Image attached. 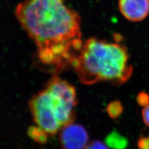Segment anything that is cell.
<instances>
[{
	"instance_id": "cell-1",
	"label": "cell",
	"mask_w": 149,
	"mask_h": 149,
	"mask_svg": "<svg viewBox=\"0 0 149 149\" xmlns=\"http://www.w3.org/2000/svg\"><path fill=\"white\" fill-rule=\"evenodd\" d=\"M15 16L34 42L42 66L55 73L72 67L84 42L80 16L64 0H23Z\"/></svg>"
},
{
	"instance_id": "cell-2",
	"label": "cell",
	"mask_w": 149,
	"mask_h": 149,
	"mask_svg": "<svg viewBox=\"0 0 149 149\" xmlns=\"http://www.w3.org/2000/svg\"><path fill=\"white\" fill-rule=\"evenodd\" d=\"M72 67L79 81L87 85L101 81L123 85L133 72L126 47L120 41L109 42L96 37L83 43Z\"/></svg>"
},
{
	"instance_id": "cell-3",
	"label": "cell",
	"mask_w": 149,
	"mask_h": 149,
	"mask_svg": "<svg viewBox=\"0 0 149 149\" xmlns=\"http://www.w3.org/2000/svg\"><path fill=\"white\" fill-rule=\"evenodd\" d=\"M77 96L75 88L54 76L29 101V108L37 127L52 136L75 119Z\"/></svg>"
},
{
	"instance_id": "cell-4",
	"label": "cell",
	"mask_w": 149,
	"mask_h": 149,
	"mask_svg": "<svg viewBox=\"0 0 149 149\" xmlns=\"http://www.w3.org/2000/svg\"><path fill=\"white\" fill-rule=\"evenodd\" d=\"M59 141L63 149H85L89 136L85 127L73 123L60 130Z\"/></svg>"
},
{
	"instance_id": "cell-5",
	"label": "cell",
	"mask_w": 149,
	"mask_h": 149,
	"mask_svg": "<svg viewBox=\"0 0 149 149\" xmlns=\"http://www.w3.org/2000/svg\"><path fill=\"white\" fill-rule=\"evenodd\" d=\"M122 15L132 22H140L149 15V0H119Z\"/></svg>"
},
{
	"instance_id": "cell-6",
	"label": "cell",
	"mask_w": 149,
	"mask_h": 149,
	"mask_svg": "<svg viewBox=\"0 0 149 149\" xmlns=\"http://www.w3.org/2000/svg\"><path fill=\"white\" fill-rule=\"evenodd\" d=\"M107 145L113 149H124L127 145V141L123 136L113 131L106 138Z\"/></svg>"
},
{
	"instance_id": "cell-7",
	"label": "cell",
	"mask_w": 149,
	"mask_h": 149,
	"mask_svg": "<svg viewBox=\"0 0 149 149\" xmlns=\"http://www.w3.org/2000/svg\"><path fill=\"white\" fill-rule=\"evenodd\" d=\"M28 135L32 139L41 144L45 143L47 141V135L37 125L29 127L28 129Z\"/></svg>"
},
{
	"instance_id": "cell-8",
	"label": "cell",
	"mask_w": 149,
	"mask_h": 149,
	"mask_svg": "<svg viewBox=\"0 0 149 149\" xmlns=\"http://www.w3.org/2000/svg\"><path fill=\"white\" fill-rule=\"evenodd\" d=\"M123 111V105L119 101L111 102L107 108V111L109 116L113 119L118 118L122 113Z\"/></svg>"
},
{
	"instance_id": "cell-9",
	"label": "cell",
	"mask_w": 149,
	"mask_h": 149,
	"mask_svg": "<svg viewBox=\"0 0 149 149\" xmlns=\"http://www.w3.org/2000/svg\"><path fill=\"white\" fill-rule=\"evenodd\" d=\"M137 101L139 104L145 107L149 104V95L144 92L139 93L137 97Z\"/></svg>"
},
{
	"instance_id": "cell-10",
	"label": "cell",
	"mask_w": 149,
	"mask_h": 149,
	"mask_svg": "<svg viewBox=\"0 0 149 149\" xmlns=\"http://www.w3.org/2000/svg\"><path fill=\"white\" fill-rule=\"evenodd\" d=\"M85 149H109L105 144L99 141H94L89 143Z\"/></svg>"
},
{
	"instance_id": "cell-11",
	"label": "cell",
	"mask_w": 149,
	"mask_h": 149,
	"mask_svg": "<svg viewBox=\"0 0 149 149\" xmlns=\"http://www.w3.org/2000/svg\"><path fill=\"white\" fill-rule=\"evenodd\" d=\"M139 149H149V136L139 138L137 142Z\"/></svg>"
},
{
	"instance_id": "cell-12",
	"label": "cell",
	"mask_w": 149,
	"mask_h": 149,
	"mask_svg": "<svg viewBox=\"0 0 149 149\" xmlns=\"http://www.w3.org/2000/svg\"><path fill=\"white\" fill-rule=\"evenodd\" d=\"M142 117L144 123L149 127V104L143 107L142 111Z\"/></svg>"
}]
</instances>
